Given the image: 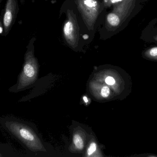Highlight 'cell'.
Masks as SVG:
<instances>
[{"instance_id": "5bb4252c", "label": "cell", "mask_w": 157, "mask_h": 157, "mask_svg": "<svg viewBox=\"0 0 157 157\" xmlns=\"http://www.w3.org/2000/svg\"><path fill=\"white\" fill-rule=\"evenodd\" d=\"M83 100H84V101L85 102L87 103L88 102V99H87V97H83Z\"/></svg>"}, {"instance_id": "5b68a950", "label": "cell", "mask_w": 157, "mask_h": 157, "mask_svg": "<svg viewBox=\"0 0 157 157\" xmlns=\"http://www.w3.org/2000/svg\"><path fill=\"white\" fill-rule=\"evenodd\" d=\"M73 141L76 147L79 149H82L83 147V141L80 136L76 134L73 137Z\"/></svg>"}, {"instance_id": "6da1fadb", "label": "cell", "mask_w": 157, "mask_h": 157, "mask_svg": "<svg viewBox=\"0 0 157 157\" xmlns=\"http://www.w3.org/2000/svg\"><path fill=\"white\" fill-rule=\"evenodd\" d=\"M0 125L31 152L43 153L46 151L43 138L34 124L7 116L0 119Z\"/></svg>"}, {"instance_id": "7c38bea8", "label": "cell", "mask_w": 157, "mask_h": 157, "mask_svg": "<svg viewBox=\"0 0 157 157\" xmlns=\"http://www.w3.org/2000/svg\"><path fill=\"white\" fill-rule=\"evenodd\" d=\"M3 31V27L2 25L1 22H0V34H2Z\"/></svg>"}, {"instance_id": "4fadbf2b", "label": "cell", "mask_w": 157, "mask_h": 157, "mask_svg": "<svg viewBox=\"0 0 157 157\" xmlns=\"http://www.w3.org/2000/svg\"><path fill=\"white\" fill-rule=\"evenodd\" d=\"M112 1V2H113V3H115V2H118L121 1L122 0H111Z\"/></svg>"}, {"instance_id": "9c48e42d", "label": "cell", "mask_w": 157, "mask_h": 157, "mask_svg": "<svg viewBox=\"0 0 157 157\" xmlns=\"http://www.w3.org/2000/svg\"><path fill=\"white\" fill-rule=\"evenodd\" d=\"M105 82L108 85H113L115 82L114 79L112 77H108L105 80Z\"/></svg>"}, {"instance_id": "52a82bcc", "label": "cell", "mask_w": 157, "mask_h": 157, "mask_svg": "<svg viewBox=\"0 0 157 157\" xmlns=\"http://www.w3.org/2000/svg\"><path fill=\"white\" fill-rule=\"evenodd\" d=\"M96 144L94 142H92V143H91L89 148H88V151H87L88 155H91L92 154H93L96 151Z\"/></svg>"}, {"instance_id": "30bf717a", "label": "cell", "mask_w": 157, "mask_h": 157, "mask_svg": "<svg viewBox=\"0 0 157 157\" xmlns=\"http://www.w3.org/2000/svg\"><path fill=\"white\" fill-rule=\"evenodd\" d=\"M84 3L85 5L90 7H94L96 5L95 2L93 0H86L84 2Z\"/></svg>"}, {"instance_id": "8992f818", "label": "cell", "mask_w": 157, "mask_h": 157, "mask_svg": "<svg viewBox=\"0 0 157 157\" xmlns=\"http://www.w3.org/2000/svg\"><path fill=\"white\" fill-rule=\"evenodd\" d=\"M73 31V25L71 22H68L66 24L64 28V32L65 35L68 36L71 35Z\"/></svg>"}, {"instance_id": "ba28073f", "label": "cell", "mask_w": 157, "mask_h": 157, "mask_svg": "<svg viewBox=\"0 0 157 157\" xmlns=\"http://www.w3.org/2000/svg\"><path fill=\"white\" fill-rule=\"evenodd\" d=\"M110 94V90L108 87L106 86H104L103 87L101 91V94L103 97H107Z\"/></svg>"}, {"instance_id": "9a60e30c", "label": "cell", "mask_w": 157, "mask_h": 157, "mask_svg": "<svg viewBox=\"0 0 157 157\" xmlns=\"http://www.w3.org/2000/svg\"><path fill=\"white\" fill-rule=\"evenodd\" d=\"M2 0H0V3H1V2Z\"/></svg>"}, {"instance_id": "277c9868", "label": "cell", "mask_w": 157, "mask_h": 157, "mask_svg": "<svg viewBox=\"0 0 157 157\" xmlns=\"http://www.w3.org/2000/svg\"><path fill=\"white\" fill-rule=\"evenodd\" d=\"M108 23L113 26H117L119 24L120 20L118 16L114 13H110L107 18Z\"/></svg>"}, {"instance_id": "3957f363", "label": "cell", "mask_w": 157, "mask_h": 157, "mask_svg": "<svg viewBox=\"0 0 157 157\" xmlns=\"http://www.w3.org/2000/svg\"><path fill=\"white\" fill-rule=\"evenodd\" d=\"M19 10L17 0H7L3 18V26L6 35L12 27Z\"/></svg>"}, {"instance_id": "8fae6325", "label": "cell", "mask_w": 157, "mask_h": 157, "mask_svg": "<svg viewBox=\"0 0 157 157\" xmlns=\"http://www.w3.org/2000/svg\"><path fill=\"white\" fill-rule=\"evenodd\" d=\"M150 55L152 56H156L157 55V47L153 48L150 50Z\"/></svg>"}, {"instance_id": "7a4b0ae2", "label": "cell", "mask_w": 157, "mask_h": 157, "mask_svg": "<svg viewBox=\"0 0 157 157\" xmlns=\"http://www.w3.org/2000/svg\"><path fill=\"white\" fill-rule=\"evenodd\" d=\"M35 39L32 38L27 46L22 69L18 76L16 83L9 89L10 92L17 93L23 91L33 87L37 83L39 65L34 55V43Z\"/></svg>"}]
</instances>
